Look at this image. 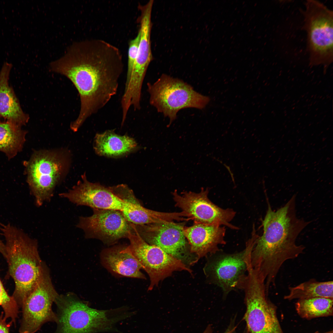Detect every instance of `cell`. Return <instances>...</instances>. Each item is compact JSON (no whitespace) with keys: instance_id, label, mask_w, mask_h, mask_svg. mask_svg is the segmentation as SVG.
Instances as JSON below:
<instances>
[{"instance_id":"12","label":"cell","mask_w":333,"mask_h":333,"mask_svg":"<svg viewBox=\"0 0 333 333\" xmlns=\"http://www.w3.org/2000/svg\"><path fill=\"white\" fill-rule=\"evenodd\" d=\"M134 227L140 236L148 244L157 246L187 266L199 259L192 253L183 232V223L166 222Z\"/></svg>"},{"instance_id":"21","label":"cell","mask_w":333,"mask_h":333,"mask_svg":"<svg viewBox=\"0 0 333 333\" xmlns=\"http://www.w3.org/2000/svg\"><path fill=\"white\" fill-rule=\"evenodd\" d=\"M137 146L133 138L126 135H118L112 130L96 134L94 144V148L98 155L111 157L126 154L134 150Z\"/></svg>"},{"instance_id":"5","label":"cell","mask_w":333,"mask_h":333,"mask_svg":"<svg viewBox=\"0 0 333 333\" xmlns=\"http://www.w3.org/2000/svg\"><path fill=\"white\" fill-rule=\"evenodd\" d=\"M24 164L27 183L36 205L40 206L50 201L56 187L66 175L70 158L64 150H39Z\"/></svg>"},{"instance_id":"17","label":"cell","mask_w":333,"mask_h":333,"mask_svg":"<svg viewBox=\"0 0 333 333\" xmlns=\"http://www.w3.org/2000/svg\"><path fill=\"white\" fill-rule=\"evenodd\" d=\"M183 232L191 252L198 259L220 251L218 246L225 245V227L194 223L192 226L184 227Z\"/></svg>"},{"instance_id":"30","label":"cell","mask_w":333,"mask_h":333,"mask_svg":"<svg viewBox=\"0 0 333 333\" xmlns=\"http://www.w3.org/2000/svg\"><path fill=\"white\" fill-rule=\"evenodd\" d=\"M319 333V332H316V333ZM333 333V331H330L327 332H326V333Z\"/></svg>"},{"instance_id":"1","label":"cell","mask_w":333,"mask_h":333,"mask_svg":"<svg viewBox=\"0 0 333 333\" xmlns=\"http://www.w3.org/2000/svg\"><path fill=\"white\" fill-rule=\"evenodd\" d=\"M49 66L52 72L70 80L79 92V114L70 125L74 132L116 94L124 67L119 49L104 40L96 39L74 42Z\"/></svg>"},{"instance_id":"13","label":"cell","mask_w":333,"mask_h":333,"mask_svg":"<svg viewBox=\"0 0 333 333\" xmlns=\"http://www.w3.org/2000/svg\"><path fill=\"white\" fill-rule=\"evenodd\" d=\"M209 190L201 188L196 193L184 191L180 194L175 190L172 193L176 206L180 208L194 222L221 226L233 229L239 228L230 222L236 212L230 208L224 209L214 204L208 197Z\"/></svg>"},{"instance_id":"27","label":"cell","mask_w":333,"mask_h":333,"mask_svg":"<svg viewBox=\"0 0 333 333\" xmlns=\"http://www.w3.org/2000/svg\"><path fill=\"white\" fill-rule=\"evenodd\" d=\"M3 314V312H2L0 315V333H9L10 327L12 323L11 321L7 323Z\"/></svg>"},{"instance_id":"23","label":"cell","mask_w":333,"mask_h":333,"mask_svg":"<svg viewBox=\"0 0 333 333\" xmlns=\"http://www.w3.org/2000/svg\"><path fill=\"white\" fill-rule=\"evenodd\" d=\"M289 294L284 296L285 299L291 300L316 297L333 298L332 281L320 282L314 279L289 288Z\"/></svg>"},{"instance_id":"3","label":"cell","mask_w":333,"mask_h":333,"mask_svg":"<svg viewBox=\"0 0 333 333\" xmlns=\"http://www.w3.org/2000/svg\"><path fill=\"white\" fill-rule=\"evenodd\" d=\"M8 273L15 287L12 294L21 307L33 290L42 273L44 265L38 251L37 241L22 231L8 224L3 229Z\"/></svg>"},{"instance_id":"4","label":"cell","mask_w":333,"mask_h":333,"mask_svg":"<svg viewBox=\"0 0 333 333\" xmlns=\"http://www.w3.org/2000/svg\"><path fill=\"white\" fill-rule=\"evenodd\" d=\"M55 302L59 311L57 323L62 333H95L111 330L125 318L116 310L89 307L72 294L58 295Z\"/></svg>"},{"instance_id":"7","label":"cell","mask_w":333,"mask_h":333,"mask_svg":"<svg viewBox=\"0 0 333 333\" xmlns=\"http://www.w3.org/2000/svg\"><path fill=\"white\" fill-rule=\"evenodd\" d=\"M302 11L310 64L327 65L333 61V11L322 3L308 0Z\"/></svg>"},{"instance_id":"8","label":"cell","mask_w":333,"mask_h":333,"mask_svg":"<svg viewBox=\"0 0 333 333\" xmlns=\"http://www.w3.org/2000/svg\"><path fill=\"white\" fill-rule=\"evenodd\" d=\"M246 311L244 319L250 333H284L276 307L267 298L265 282L255 272L248 273L242 286Z\"/></svg>"},{"instance_id":"14","label":"cell","mask_w":333,"mask_h":333,"mask_svg":"<svg viewBox=\"0 0 333 333\" xmlns=\"http://www.w3.org/2000/svg\"><path fill=\"white\" fill-rule=\"evenodd\" d=\"M93 214L80 217L76 227L83 230L87 238L99 239L108 244L127 238L132 231V223L122 212L111 209H93Z\"/></svg>"},{"instance_id":"26","label":"cell","mask_w":333,"mask_h":333,"mask_svg":"<svg viewBox=\"0 0 333 333\" xmlns=\"http://www.w3.org/2000/svg\"><path fill=\"white\" fill-rule=\"evenodd\" d=\"M140 40V33L138 31L136 37L131 40L129 43L127 69L125 84L129 83L131 78L137 55Z\"/></svg>"},{"instance_id":"2","label":"cell","mask_w":333,"mask_h":333,"mask_svg":"<svg viewBox=\"0 0 333 333\" xmlns=\"http://www.w3.org/2000/svg\"><path fill=\"white\" fill-rule=\"evenodd\" d=\"M295 195L283 206L273 211L268 208L262 220L263 232L259 236L250 255L252 267L263 277L266 286H275L276 276L286 261L303 253L305 247L296 241L309 224L296 216Z\"/></svg>"},{"instance_id":"20","label":"cell","mask_w":333,"mask_h":333,"mask_svg":"<svg viewBox=\"0 0 333 333\" xmlns=\"http://www.w3.org/2000/svg\"><path fill=\"white\" fill-rule=\"evenodd\" d=\"M123 247H116L104 250L101 254L104 265L109 270L126 277L145 279L141 271L142 266L130 253L124 251Z\"/></svg>"},{"instance_id":"24","label":"cell","mask_w":333,"mask_h":333,"mask_svg":"<svg viewBox=\"0 0 333 333\" xmlns=\"http://www.w3.org/2000/svg\"><path fill=\"white\" fill-rule=\"evenodd\" d=\"M333 306V298L323 297L299 299L295 304L298 314L307 319L332 315Z\"/></svg>"},{"instance_id":"9","label":"cell","mask_w":333,"mask_h":333,"mask_svg":"<svg viewBox=\"0 0 333 333\" xmlns=\"http://www.w3.org/2000/svg\"><path fill=\"white\" fill-rule=\"evenodd\" d=\"M258 236L253 228L251 237L243 251L233 254L220 251L209 255L204 269V273L211 283L221 288L224 295L233 290L241 289L247 271V258Z\"/></svg>"},{"instance_id":"25","label":"cell","mask_w":333,"mask_h":333,"mask_svg":"<svg viewBox=\"0 0 333 333\" xmlns=\"http://www.w3.org/2000/svg\"><path fill=\"white\" fill-rule=\"evenodd\" d=\"M0 306L4 312V318H10L14 324L18 317L19 306L12 296H10L4 288L0 278Z\"/></svg>"},{"instance_id":"6","label":"cell","mask_w":333,"mask_h":333,"mask_svg":"<svg viewBox=\"0 0 333 333\" xmlns=\"http://www.w3.org/2000/svg\"><path fill=\"white\" fill-rule=\"evenodd\" d=\"M147 86L150 104L169 118V125L180 110L188 108L202 109L211 100L183 80L165 74L153 84L147 83Z\"/></svg>"},{"instance_id":"18","label":"cell","mask_w":333,"mask_h":333,"mask_svg":"<svg viewBox=\"0 0 333 333\" xmlns=\"http://www.w3.org/2000/svg\"><path fill=\"white\" fill-rule=\"evenodd\" d=\"M125 204L121 211L126 219L135 225H144L177 221H187L186 214L181 212H165L149 209L142 206L134 196L128 194L122 199Z\"/></svg>"},{"instance_id":"29","label":"cell","mask_w":333,"mask_h":333,"mask_svg":"<svg viewBox=\"0 0 333 333\" xmlns=\"http://www.w3.org/2000/svg\"><path fill=\"white\" fill-rule=\"evenodd\" d=\"M0 253L2 254L5 259L6 257V251L5 244L0 239Z\"/></svg>"},{"instance_id":"15","label":"cell","mask_w":333,"mask_h":333,"mask_svg":"<svg viewBox=\"0 0 333 333\" xmlns=\"http://www.w3.org/2000/svg\"><path fill=\"white\" fill-rule=\"evenodd\" d=\"M77 205L93 209H111L121 211L125 201L117 194L115 186L106 187L88 181L85 173L81 180L66 192L59 194Z\"/></svg>"},{"instance_id":"22","label":"cell","mask_w":333,"mask_h":333,"mask_svg":"<svg viewBox=\"0 0 333 333\" xmlns=\"http://www.w3.org/2000/svg\"><path fill=\"white\" fill-rule=\"evenodd\" d=\"M27 133L10 122L0 121V151L9 159L14 158L22 150Z\"/></svg>"},{"instance_id":"28","label":"cell","mask_w":333,"mask_h":333,"mask_svg":"<svg viewBox=\"0 0 333 333\" xmlns=\"http://www.w3.org/2000/svg\"><path fill=\"white\" fill-rule=\"evenodd\" d=\"M235 328L236 327L229 328L224 333H233ZM203 333H213L211 326L210 325H208Z\"/></svg>"},{"instance_id":"16","label":"cell","mask_w":333,"mask_h":333,"mask_svg":"<svg viewBox=\"0 0 333 333\" xmlns=\"http://www.w3.org/2000/svg\"><path fill=\"white\" fill-rule=\"evenodd\" d=\"M154 0H150L146 4H139L140 40L136 59L134 66L129 85L132 89L139 90L142 89L143 80L148 67L153 59L150 35L152 24L151 13Z\"/></svg>"},{"instance_id":"10","label":"cell","mask_w":333,"mask_h":333,"mask_svg":"<svg viewBox=\"0 0 333 333\" xmlns=\"http://www.w3.org/2000/svg\"><path fill=\"white\" fill-rule=\"evenodd\" d=\"M133 229L127 238L130 244L123 247L124 251L129 253L138 260L148 275L150 283L148 290L157 286L160 281L170 276L175 271L191 270L180 261L168 254L159 247L146 242Z\"/></svg>"},{"instance_id":"31","label":"cell","mask_w":333,"mask_h":333,"mask_svg":"<svg viewBox=\"0 0 333 333\" xmlns=\"http://www.w3.org/2000/svg\"><path fill=\"white\" fill-rule=\"evenodd\" d=\"M247 333H249V332H247Z\"/></svg>"},{"instance_id":"11","label":"cell","mask_w":333,"mask_h":333,"mask_svg":"<svg viewBox=\"0 0 333 333\" xmlns=\"http://www.w3.org/2000/svg\"><path fill=\"white\" fill-rule=\"evenodd\" d=\"M59 294L52 284L49 272L44 266L35 287L24 302L20 333H35L44 323L57 322L52 305Z\"/></svg>"},{"instance_id":"19","label":"cell","mask_w":333,"mask_h":333,"mask_svg":"<svg viewBox=\"0 0 333 333\" xmlns=\"http://www.w3.org/2000/svg\"><path fill=\"white\" fill-rule=\"evenodd\" d=\"M12 64L4 62L0 71V117L21 127L29 117L23 110L14 92L9 84Z\"/></svg>"}]
</instances>
